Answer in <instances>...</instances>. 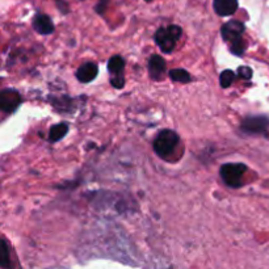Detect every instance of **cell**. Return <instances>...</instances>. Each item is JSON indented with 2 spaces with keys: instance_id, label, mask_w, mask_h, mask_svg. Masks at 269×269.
I'll use <instances>...</instances> for the list:
<instances>
[{
  "instance_id": "cell-3",
  "label": "cell",
  "mask_w": 269,
  "mask_h": 269,
  "mask_svg": "<svg viewBox=\"0 0 269 269\" xmlns=\"http://www.w3.org/2000/svg\"><path fill=\"white\" fill-rule=\"evenodd\" d=\"M247 171V166L243 163H226L223 164L220 170V179L223 180V183L230 188L242 187L243 183V176Z\"/></svg>"
},
{
  "instance_id": "cell-1",
  "label": "cell",
  "mask_w": 269,
  "mask_h": 269,
  "mask_svg": "<svg viewBox=\"0 0 269 269\" xmlns=\"http://www.w3.org/2000/svg\"><path fill=\"white\" fill-rule=\"evenodd\" d=\"M179 141V135L176 134L175 131L164 129L156 135L155 141H154V151L162 159H167L168 156L176 150Z\"/></svg>"
},
{
  "instance_id": "cell-17",
  "label": "cell",
  "mask_w": 269,
  "mask_h": 269,
  "mask_svg": "<svg viewBox=\"0 0 269 269\" xmlns=\"http://www.w3.org/2000/svg\"><path fill=\"white\" fill-rule=\"evenodd\" d=\"M238 75L242 79H245V80H249V79L252 78V70L249 69L248 66H242V67L238 69Z\"/></svg>"
},
{
  "instance_id": "cell-16",
  "label": "cell",
  "mask_w": 269,
  "mask_h": 269,
  "mask_svg": "<svg viewBox=\"0 0 269 269\" xmlns=\"http://www.w3.org/2000/svg\"><path fill=\"white\" fill-rule=\"evenodd\" d=\"M230 50L234 55H243L245 50V44L243 41V38H238L235 41H233L230 44Z\"/></svg>"
},
{
  "instance_id": "cell-18",
  "label": "cell",
  "mask_w": 269,
  "mask_h": 269,
  "mask_svg": "<svg viewBox=\"0 0 269 269\" xmlns=\"http://www.w3.org/2000/svg\"><path fill=\"white\" fill-rule=\"evenodd\" d=\"M146 1H152V0H146Z\"/></svg>"
},
{
  "instance_id": "cell-14",
  "label": "cell",
  "mask_w": 269,
  "mask_h": 269,
  "mask_svg": "<svg viewBox=\"0 0 269 269\" xmlns=\"http://www.w3.org/2000/svg\"><path fill=\"white\" fill-rule=\"evenodd\" d=\"M235 73L231 70H224L220 75V84L222 88H228L234 82H235Z\"/></svg>"
},
{
  "instance_id": "cell-6",
  "label": "cell",
  "mask_w": 269,
  "mask_h": 269,
  "mask_svg": "<svg viewBox=\"0 0 269 269\" xmlns=\"http://www.w3.org/2000/svg\"><path fill=\"white\" fill-rule=\"evenodd\" d=\"M21 95L16 90H4L0 94V108L3 112L13 113L20 106Z\"/></svg>"
},
{
  "instance_id": "cell-15",
  "label": "cell",
  "mask_w": 269,
  "mask_h": 269,
  "mask_svg": "<svg viewBox=\"0 0 269 269\" xmlns=\"http://www.w3.org/2000/svg\"><path fill=\"white\" fill-rule=\"evenodd\" d=\"M0 267L1 268H8L9 267V255H8V245L4 238L1 239V248H0Z\"/></svg>"
},
{
  "instance_id": "cell-10",
  "label": "cell",
  "mask_w": 269,
  "mask_h": 269,
  "mask_svg": "<svg viewBox=\"0 0 269 269\" xmlns=\"http://www.w3.org/2000/svg\"><path fill=\"white\" fill-rule=\"evenodd\" d=\"M98 66L94 62H87V63L79 67V70L76 71V78H78L79 82L90 83L98 76Z\"/></svg>"
},
{
  "instance_id": "cell-2",
  "label": "cell",
  "mask_w": 269,
  "mask_h": 269,
  "mask_svg": "<svg viewBox=\"0 0 269 269\" xmlns=\"http://www.w3.org/2000/svg\"><path fill=\"white\" fill-rule=\"evenodd\" d=\"M183 34L179 25H170L167 28H159L155 33V42L163 53H172L176 44Z\"/></svg>"
},
{
  "instance_id": "cell-8",
  "label": "cell",
  "mask_w": 269,
  "mask_h": 269,
  "mask_svg": "<svg viewBox=\"0 0 269 269\" xmlns=\"http://www.w3.org/2000/svg\"><path fill=\"white\" fill-rule=\"evenodd\" d=\"M166 70H167V63L163 58L158 54L151 55L148 59V73L152 80H162L166 73Z\"/></svg>"
},
{
  "instance_id": "cell-7",
  "label": "cell",
  "mask_w": 269,
  "mask_h": 269,
  "mask_svg": "<svg viewBox=\"0 0 269 269\" xmlns=\"http://www.w3.org/2000/svg\"><path fill=\"white\" fill-rule=\"evenodd\" d=\"M245 30V24L242 23V21L238 20H231L226 23V24L222 26L220 29V34H222V38H223L226 42H231L238 40V38H241L243 36V33Z\"/></svg>"
},
{
  "instance_id": "cell-9",
  "label": "cell",
  "mask_w": 269,
  "mask_h": 269,
  "mask_svg": "<svg viewBox=\"0 0 269 269\" xmlns=\"http://www.w3.org/2000/svg\"><path fill=\"white\" fill-rule=\"evenodd\" d=\"M33 28L42 36H48L54 32V24L51 19L44 13H37L33 19Z\"/></svg>"
},
{
  "instance_id": "cell-13",
  "label": "cell",
  "mask_w": 269,
  "mask_h": 269,
  "mask_svg": "<svg viewBox=\"0 0 269 269\" xmlns=\"http://www.w3.org/2000/svg\"><path fill=\"white\" fill-rule=\"evenodd\" d=\"M168 75H170V78L173 80V82H180V83H189L191 82V73H188V71H185L184 69H173L171 70L170 73H168Z\"/></svg>"
},
{
  "instance_id": "cell-11",
  "label": "cell",
  "mask_w": 269,
  "mask_h": 269,
  "mask_svg": "<svg viewBox=\"0 0 269 269\" xmlns=\"http://www.w3.org/2000/svg\"><path fill=\"white\" fill-rule=\"evenodd\" d=\"M213 7L218 16H231L237 12L238 0H214Z\"/></svg>"
},
{
  "instance_id": "cell-5",
  "label": "cell",
  "mask_w": 269,
  "mask_h": 269,
  "mask_svg": "<svg viewBox=\"0 0 269 269\" xmlns=\"http://www.w3.org/2000/svg\"><path fill=\"white\" fill-rule=\"evenodd\" d=\"M269 120L264 116H253V117H247L242 122L241 130L245 134L249 135H261L267 133L268 129Z\"/></svg>"
},
{
  "instance_id": "cell-12",
  "label": "cell",
  "mask_w": 269,
  "mask_h": 269,
  "mask_svg": "<svg viewBox=\"0 0 269 269\" xmlns=\"http://www.w3.org/2000/svg\"><path fill=\"white\" fill-rule=\"evenodd\" d=\"M69 133V125L65 122L57 123V125H54L50 129L49 133V141L50 142H58V141H61L63 137H66V134Z\"/></svg>"
},
{
  "instance_id": "cell-4",
  "label": "cell",
  "mask_w": 269,
  "mask_h": 269,
  "mask_svg": "<svg viewBox=\"0 0 269 269\" xmlns=\"http://www.w3.org/2000/svg\"><path fill=\"white\" fill-rule=\"evenodd\" d=\"M125 61L121 55H113L108 62V71L110 73V83L114 88L121 90L125 86V76H123Z\"/></svg>"
}]
</instances>
